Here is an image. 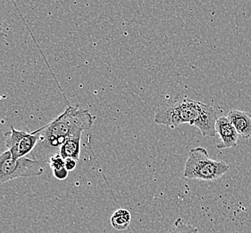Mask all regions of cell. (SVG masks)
<instances>
[{"label": "cell", "instance_id": "7", "mask_svg": "<svg viewBox=\"0 0 251 233\" xmlns=\"http://www.w3.org/2000/svg\"><path fill=\"white\" fill-rule=\"evenodd\" d=\"M217 112L214 107L206 104L200 119L194 127H197L203 137H216V124L217 121Z\"/></svg>", "mask_w": 251, "mask_h": 233}, {"label": "cell", "instance_id": "3", "mask_svg": "<svg viewBox=\"0 0 251 233\" xmlns=\"http://www.w3.org/2000/svg\"><path fill=\"white\" fill-rule=\"evenodd\" d=\"M230 166L223 161H216L209 157L204 147H194L190 150L186 160L183 177L189 179L213 181L226 175Z\"/></svg>", "mask_w": 251, "mask_h": 233}, {"label": "cell", "instance_id": "15", "mask_svg": "<svg viewBox=\"0 0 251 233\" xmlns=\"http://www.w3.org/2000/svg\"><path fill=\"white\" fill-rule=\"evenodd\" d=\"M5 29V25H4V23H3V21L0 19V34L3 32V30Z\"/></svg>", "mask_w": 251, "mask_h": 233}, {"label": "cell", "instance_id": "14", "mask_svg": "<svg viewBox=\"0 0 251 233\" xmlns=\"http://www.w3.org/2000/svg\"><path fill=\"white\" fill-rule=\"evenodd\" d=\"M77 166V161L75 159H66V169L68 172H72L75 169Z\"/></svg>", "mask_w": 251, "mask_h": 233}, {"label": "cell", "instance_id": "1", "mask_svg": "<svg viewBox=\"0 0 251 233\" xmlns=\"http://www.w3.org/2000/svg\"><path fill=\"white\" fill-rule=\"evenodd\" d=\"M93 122L94 118L88 111L67 107L61 115L42 127L40 140L32 151L33 160L49 163L50 157L59 152L68 138L81 137L83 132L91 128Z\"/></svg>", "mask_w": 251, "mask_h": 233}, {"label": "cell", "instance_id": "12", "mask_svg": "<svg viewBox=\"0 0 251 233\" xmlns=\"http://www.w3.org/2000/svg\"><path fill=\"white\" fill-rule=\"evenodd\" d=\"M49 164L51 169L53 170V172H57V171H60V170L66 168V160H64L63 158L61 157L59 153H56L50 157L49 161Z\"/></svg>", "mask_w": 251, "mask_h": 233}, {"label": "cell", "instance_id": "4", "mask_svg": "<svg viewBox=\"0 0 251 233\" xmlns=\"http://www.w3.org/2000/svg\"><path fill=\"white\" fill-rule=\"evenodd\" d=\"M44 173L43 163L29 158L15 159L7 150L0 154V185L18 177H39Z\"/></svg>", "mask_w": 251, "mask_h": 233}, {"label": "cell", "instance_id": "5", "mask_svg": "<svg viewBox=\"0 0 251 233\" xmlns=\"http://www.w3.org/2000/svg\"><path fill=\"white\" fill-rule=\"evenodd\" d=\"M42 129L40 127L35 131H21L11 127L10 131L5 133V146L11 152L15 159L25 157L27 154L35 149L37 144L40 140V133Z\"/></svg>", "mask_w": 251, "mask_h": 233}, {"label": "cell", "instance_id": "10", "mask_svg": "<svg viewBox=\"0 0 251 233\" xmlns=\"http://www.w3.org/2000/svg\"><path fill=\"white\" fill-rule=\"evenodd\" d=\"M111 224L117 231H125L130 226L131 222V213L124 208L116 210L111 217Z\"/></svg>", "mask_w": 251, "mask_h": 233}, {"label": "cell", "instance_id": "13", "mask_svg": "<svg viewBox=\"0 0 251 233\" xmlns=\"http://www.w3.org/2000/svg\"><path fill=\"white\" fill-rule=\"evenodd\" d=\"M53 174H54L55 178H57V179H59V180H64V179H66V177H68L69 172L65 168V169L60 170V171L53 172Z\"/></svg>", "mask_w": 251, "mask_h": 233}, {"label": "cell", "instance_id": "8", "mask_svg": "<svg viewBox=\"0 0 251 233\" xmlns=\"http://www.w3.org/2000/svg\"><path fill=\"white\" fill-rule=\"evenodd\" d=\"M227 117L231 124L236 128L240 137L243 139L251 138V114L240 110H231L228 113Z\"/></svg>", "mask_w": 251, "mask_h": 233}, {"label": "cell", "instance_id": "6", "mask_svg": "<svg viewBox=\"0 0 251 233\" xmlns=\"http://www.w3.org/2000/svg\"><path fill=\"white\" fill-rule=\"evenodd\" d=\"M216 132L221 139L220 144L216 145L217 149L222 150L237 146L239 141V134L227 116H219L217 118Z\"/></svg>", "mask_w": 251, "mask_h": 233}, {"label": "cell", "instance_id": "11", "mask_svg": "<svg viewBox=\"0 0 251 233\" xmlns=\"http://www.w3.org/2000/svg\"><path fill=\"white\" fill-rule=\"evenodd\" d=\"M169 233H200L196 227L187 224L183 219L178 218L175 222L174 228L172 229Z\"/></svg>", "mask_w": 251, "mask_h": 233}, {"label": "cell", "instance_id": "2", "mask_svg": "<svg viewBox=\"0 0 251 233\" xmlns=\"http://www.w3.org/2000/svg\"><path fill=\"white\" fill-rule=\"evenodd\" d=\"M206 103H202L189 97H180L156 112L154 121L166 127H180L183 124L195 126L204 111Z\"/></svg>", "mask_w": 251, "mask_h": 233}, {"label": "cell", "instance_id": "9", "mask_svg": "<svg viewBox=\"0 0 251 233\" xmlns=\"http://www.w3.org/2000/svg\"><path fill=\"white\" fill-rule=\"evenodd\" d=\"M80 140L81 137H73L68 138L66 142L62 145L59 150V154L64 160L75 159L79 161L80 153Z\"/></svg>", "mask_w": 251, "mask_h": 233}]
</instances>
